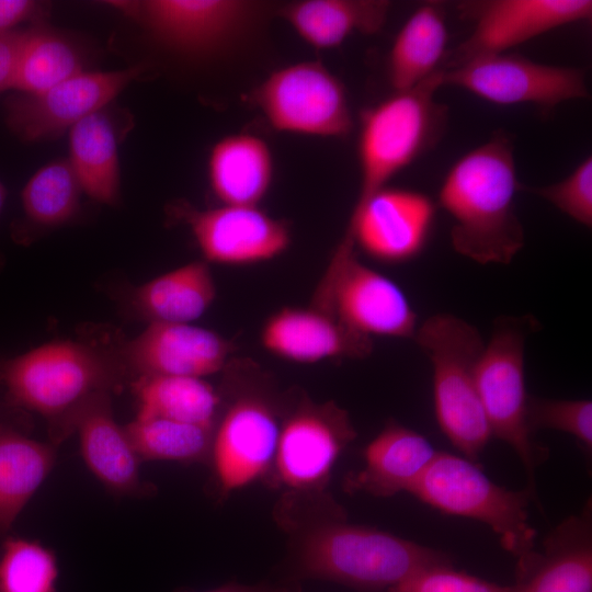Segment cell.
Here are the masks:
<instances>
[{"label":"cell","instance_id":"1f68e13d","mask_svg":"<svg viewBox=\"0 0 592 592\" xmlns=\"http://www.w3.org/2000/svg\"><path fill=\"white\" fill-rule=\"evenodd\" d=\"M81 192L68 159L46 163L31 177L22 191L26 224L48 228L70 221L80 209Z\"/></svg>","mask_w":592,"mask_h":592},{"label":"cell","instance_id":"44dd1931","mask_svg":"<svg viewBox=\"0 0 592 592\" xmlns=\"http://www.w3.org/2000/svg\"><path fill=\"white\" fill-rule=\"evenodd\" d=\"M436 453L422 434L389 420L364 448V466L348 475L344 489L378 498L410 492Z\"/></svg>","mask_w":592,"mask_h":592},{"label":"cell","instance_id":"74e56055","mask_svg":"<svg viewBox=\"0 0 592 592\" xmlns=\"http://www.w3.org/2000/svg\"><path fill=\"white\" fill-rule=\"evenodd\" d=\"M24 30L0 33V92L13 88L19 49Z\"/></svg>","mask_w":592,"mask_h":592},{"label":"cell","instance_id":"f546056e","mask_svg":"<svg viewBox=\"0 0 592 592\" xmlns=\"http://www.w3.org/2000/svg\"><path fill=\"white\" fill-rule=\"evenodd\" d=\"M137 419L159 418L215 428L220 397L203 378L143 376L134 383Z\"/></svg>","mask_w":592,"mask_h":592},{"label":"cell","instance_id":"f35d334b","mask_svg":"<svg viewBox=\"0 0 592 592\" xmlns=\"http://www.w3.org/2000/svg\"><path fill=\"white\" fill-rule=\"evenodd\" d=\"M207 592H265V590L260 587H248L237 583H230L217 589L209 590Z\"/></svg>","mask_w":592,"mask_h":592},{"label":"cell","instance_id":"4dcf8cb0","mask_svg":"<svg viewBox=\"0 0 592 592\" xmlns=\"http://www.w3.org/2000/svg\"><path fill=\"white\" fill-rule=\"evenodd\" d=\"M214 429L159 418H135L124 426L141 462L181 463L209 460Z\"/></svg>","mask_w":592,"mask_h":592},{"label":"cell","instance_id":"d4e9b609","mask_svg":"<svg viewBox=\"0 0 592 592\" xmlns=\"http://www.w3.org/2000/svg\"><path fill=\"white\" fill-rule=\"evenodd\" d=\"M448 42L446 14L440 2L420 4L397 33L387 58L395 91L410 90L442 70Z\"/></svg>","mask_w":592,"mask_h":592},{"label":"cell","instance_id":"5bb4252c","mask_svg":"<svg viewBox=\"0 0 592 592\" xmlns=\"http://www.w3.org/2000/svg\"><path fill=\"white\" fill-rule=\"evenodd\" d=\"M143 70L135 66L116 71H84L39 93L14 92L4 102L5 124L23 141L58 137L107 106Z\"/></svg>","mask_w":592,"mask_h":592},{"label":"cell","instance_id":"52a82bcc","mask_svg":"<svg viewBox=\"0 0 592 592\" xmlns=\"http://www.w3.org/2000/svg\"><path fill=\"white\" fill-rule=\"evenodd\" d=\"M535 323L531 316L494 320L478 361L477 386L492 437L513 448L527 477L526 489L538 501L536 469L547 453L532 440L525 385V343Z\"/></svg>","mask_w":592,"mask_h":592},{"label":"cell","instance_id":"4316f807","mask_svg":"<svg viewBox=\"0 0 592 592\" xmlns=\"http://www.w3.org/2000/svg\"><path fill=\"white\" fill-rule=\"evenodd\" d=\"M119 133L107 106L69 129V162L82 192L92 200L116 205L119 200Z\"/></svg>","mask_w":592,"mask_h":592},{"label":"cell","instance_id":"4fadbf2b","mask_svg":"<svg viewBox=\"0 0 592 592\" xmlns=\"http://www.w3.org/2000/svg\"><path fill=\"white\" fill-rule=\"evenodd\" d=\"M471 33L448 50L442 70L509 49L557 27L590 20V0H466L457 4Z\"/></svg>","mask_w":592,"mask_h":592},{"label":"cell","instance_id":"ba28073f","mask_svg":"<svg viewBox=\"0 0 592 592\" xmlns=\"http://www.w3.org/2000/svg\"><path fill=\"white\" fill-rule=\"evenodd\" d=\"M310 306L371 339L373 335L413 339L418 328L417 312L403 289L362 263L354 241L348 236L337 246Z\"/></svg>","mask_w":592,"mask_h":592},{"label":"cell","instance_id":"e0dca14e","mask_svg":"<svg viewBox=\"0 0 592 592\" xmlns=\"http://www.w3.org/2000/svg\"><path fill=\"white\" fill-rule=\"evenodd\" d=\"M172 212L191 229L205 262L247 265L272 260L287 250L291 230L259 206L221 205L196 209L185 203Z\"/></svg>","mask_w":592,"mask_h":592},{"label":"cell","instance_id":"3957f363","mask_svg":"<svg viewBox=\"0 0 592 592\" xmlns=\"http://www.w3.org/2000/svg\"><path fill=\"white\" fill-rule=\"evenodd\" d=\"M296 557L306 576L372 592L388 590L425 568L452 565L441 550L344 519L308 530Z\"/></svg>","mask_w":592,"mask_h":592},{"label":"cell","instance_id":"7402d4cb","mask_svg":"<svg viewBox=\"0 0 592 592\" xmlns=\"http://www.w3.org/2000/svg\"><path fill=\"white\" fill-rule=\"evenodd\" d=\"M591 516L589 502L545 537L543 550L517 573L516 592H592Z\"/></svg>","mask_w":592,"mask_h":592},{"label":"cell","instance_id":"9c48e42d","mask_svg":"<svg viewBox=\"0 0 592 592\" xmlns=\"http://www.w3.org/2000/svg\"><path fill=\"white\" fill-rule=\"evenodd\" d=\"M252 99L277 132L342 138L353 128L344 84L319 61L274 70L255 88Z\"/></svg>","mask_w":592,"mask_h":592},{"label":"cell","instance_id":"7c38bea8","mask_svg":"<svg viewBox=\"0 0 592 592\" xmlns=\"http://www.w3.org/2000/svg\"><path fill=\"white\" fill-rule=\"evenodd\" d=\"M443 86L460 88L498 105L531 104L543 110L589 94L582 69L542 64L510 53L478 57L442 70Z\"/></svg>","mask_w":592,"mask_h":592},{"label":"cell","instance_id":"2e32d148","mask_svg":"<svg viewBox=\"0 0 592 592\" xmlns=\"http://www.w3.org/2000/svg\"><path fill=\"white\" fill-rule=\"evenodd\" d=\"M435 210L428 195L387 185L354 206L345 236L377 261L408 262L423 251Z\"/></svg>","mask_w":592,"mask_h":592},{"label":"cell","instance_id":"6da1fadb","mask_svg":"<svg viewBox=\"0 0 592 592\" xmlns=\"http://www.w3.org/2000/svg\"><path fill=\"white\" fill-rule=\"evenodd\" d=\"M512 138L499 130L459 157L441 184L437 204L453 219L454 250L479 264H509L525 243L515 210L521 191Z\"/></svg>","mask_w":592,"mask_h":592},{"label":"cell","instance_id":"60d3db41","mask_svg":"<svg viewBox=\"0 0 592 592\" xmlns=\"http://www.w3.org/2000/svg\"><path fill=\"white\" fill-rule=\"evenodd\" d=\"M0 383H1V380H0Z\"/></svg>","mask_w":592,"mask_h":592},{"label":"cell","instance_id":"8992f818","mask_svg":"<svg viewBox=\"0 0 592 592\" xmlns=\"http://www.w3.org/2000/svg\"><path fill=\"white\" fill-rule=\"evenodd\" d=\"M409 493L443 513L488 525L517 559V572L536 554L537 533L528 520V505L536 501L533 494L526 488L497 485L464 456L437 452Z\"/></svg>","mask_w":592,"mask_h":592},{"label":"cell","instance_id":"277c9868","mask_svg":"<svg viewBox=\"0 0 592 592\" xmlns=\"http://www.w3.org/2000/svg\"><path fill=\"white\" fill-rule=\"evenodd\" d=\"M413 339L433 368L437 424L464 457L477 460L492 437L477 386V365L485 348L479 330L447 312L435 314Z\"/></svg>","mask_w":592,"mask_h":592},{"label":"cell","instance_id":"f1b7e54d","mask_svg":"<svg viewBox=\"0 0 592 592\" xmlns=\"http://www.w3.org/2000/svg\"><path fill=\"white\" fill-rule=\"evenodd\" d=\"M82 48L46 22L24 30L16 59L13 88L20 93H39L84 72Z\"/></svg>","mask_w":592,"mask_h":592},{"label":"cell","instance_id":"9a60e30c","mask_svg":"<svg viewBox=\"0 0 592 592\" xmlns=\"http://www.w3.org/2000/svg\"><path fill=\"white\" fill-rule=\"evenodd\" d=\"M281 421L258 394L238 396L216 422L209 463L224 496L272 471Z\"/></svg>","mask_w":592,"mask_h":592},{"label":"cell","instance_id":"ffe728a7","mask_svg":"<svg viewBox=\"0 0 592 592\" xmlns=\"http://www.w3.org/2000/svg\"><path fill=\"white\" fill-rule=\"evenodd\" d=\"M75 431L87 467L106 490L119 497H141L151 492L152 487L140 478L141 460L124 426L114 419L111 394L93 398L79 411Z\"/></svg>","mask_w":592,"mask_h":592},{"label":"cell","instance_id":"d590c367","mask_svg":"<svg viewBox=\"0 0 592 592\" xmlns=\"http://www.w3.org/2000/svg\"><path fill=\"white\" fill-rule=\"evenodd\" d=\"M388 592H516L515 585H501L457 571L452 565L433 566L420 570Z\"/></svg>","mask_w":592,"mask_h":592},{"label":"cell","instance_id":"836d02e7","mask_svg":"<svg viewBox=\"0 0 592 592\" xmlns=\"http://www.w3.org/2000/svg\"><path fill=\"white\" fill-rule=\"evenodd\" d=\"M527 424L536 430H556L572 435L589 453L592 449V402L528 397Z\"/></svg>","mask_w":592,"mask_h":592},{"label":"cell","instance_id":"83f0119b","mask_svg":"<svg viewBox=\"0 0 592 592\" xmlns=\"http://www.w3.org/2000/svg\"><path fill=\"white\" fill-rule=\"evenodd\" d=\"M56 460L54 444L0 423V533L10 528Z\"/></svg>","mask_w":592,"mask_h":592},{"label":"cell","instance_id":"ab89813d","mask_svg":"<svg viewBox=\"0 0 592 592\" xmlns=\"http://www.w3.org/2000/svg\"><path fill=\"white\" fill-rule=\"evenodd\" d=\"M5 197H7V190H5L4 185L0 181V213H1L3 204L5 202Z\"/></svg>","mask_w":592,"mask_h":592},{"label":"cell","instance_id":"8fae6325","mask_svg":"<svg viewBox=\"0 0 592 592\" xmlns=\"http://www.w3.org/2000/svg\"><path fill=\"white\" fill-rule=\"evenodd\" d=\"M151 36L187 58L216 56L242 39L255 23L260 4L246 0H146L118 2Z\"/></svg>","mask_w":592,"mask_h":592},{"label":"cell","instance_id":"ac0fdd59","mask_svg":"<svg viewBox=\"0 0 592 592\" xmlns=\"http://www.w3.org/2000/svg\"><path fill=\"white\" fill-rule=\"evenodd\" d=\"M236 345L192 323L152 322L119 352L125 371L143 376L198 377L221 371Z\"/></svg>","mask_w":592,"mask_h":592},{"label":"cell","instance_id":"cb8c5ba5","mask_svg":"<svg viewBox=\"0 0 592 592\" xmlns=\"http://www.w3.org/2000/svg\"><path fill=\"white\" fill-rule=\"evenodd\" d=\"M385 0H300L280 13L295 33L317 49H332L354 34H375L386 23Z\"/></svg>","mask_w":592,"mask_h":592},{"label":"cell","instance_id":"d6a6232c","mask_svg":"<svg viewBox=\"0 0 592 592\" xmlns=\"http://www.w3.org/2000/svg\"><path fill=\"white\" fill-rule=\"evenodd\" d=\"M58 561L39 542L10 536L0 554V592H56Z\"/></svg>","mask_w":592,"mask_h":592},{"label":"cell","instance_id":"5b68a950","mask_svg":"<svg viewBox=\"0 0 592 592\" xmlns=\"http://www.w3.org/2000/svg\"><path fill=\"white\" fill-rule=\"evenodd\" d=\"M440 87L442 70L362 113L357 143L361 184L355 205L387 186L439 141L447 122L446 106L435 100Z\"/></svg>","mask_w":592,"mask_h":592},{"label":"cell","instance_id":"7a4b0ae2","mask_svg":"<svg viewBox=\"0 0 592 592\" xmlns=\"http://www.w3.org/2000/svg\"><path fill=\"white\" fill-rule=\"evenodd\" d=\"M125 372L121 360L95 346L59 340L1 364L0 380L11 406L47 420L56 446L73 433L79 411L93 398L115 391Z\"/></svg>","mask_w":592,"mask_h":592},{"label":"cell","instance_id":"603a6c76","mask_svg":"<svg viewBox=\"0 0 592 592\" xmlns=\"http://www.w3.org/2000/svg\"><path fill=\"white\" fill-rule=\"evenodd\" d=\"M208 179L223 205L259 206L274 174L267 143L250 133H235L218 139L210 149Z\"/></svg>","mask_w":592,"mask_h":592},{"label":"cell","instance_id":"30bf717a","mask_svg":"<svg viewBox=\"0 0 592 592\" xmlns=\"http://www.w3.org/2000/svg\"><path fill=\"white\" fill-rule=\"evenodd\" d=\"M355 437L345 409L303 396L281 421L271 471L274 481L291 496L323 490L338 458Z\"/></svg>","mask_w":592,"mask_h":592},{"label":"cell","instance_id":"8d00e7d4","mask_svg":"<svg viewBox=\"0 0 592 592\" xmlns=\"http://www.w3.org/2000/svg\"><path fill=\"white\" fill-rule=\"evenodd\" d=\"M48 5L30 0H0V33L13 31L22 22H45Z\"/></svg>","mask_w":592,"mask_h":592},{"label":"cell","instance_id":"d6986e66","mask_svg":"<svg viewBox=\"0 0 592 592\" xmlns=\"http://www.w3.org/2000/svg\"><path fill=\"white\" fill-rule=\"evenodd\" d=\"M261 343L270 353L297 363L332 358H365L373 351L372 339L314 306L283 307L264 322Z\"/></svg>","mask_w":592,"mask_h":592},{"label":"cell","instance_id":"484cf974","mask_svg":"<svg viewBox=\"0 0 592 592\" xmlns=\"http://www.w3.org/2000/svg\"><path fill=\"white\" fill-rule=\"evenodd\" d=\"M215 298L216 285L207 262L194 261L134 288L129 303L149 323H191Z\"/></svg>","mask_w":592,"mask_h":592},{"label":"cell","instance_id":"e575fe53","mask_svg":"<svg viewBox=\"0 0 592 592\" xmlns=\"http://www.w3.org/2000/svg\"><path fill=\"white\" fill-rule=\"evenodd\" d=\"M547 201L565 215L585 227L592 226V158L582 160L572 172L559 182L536 187H525Z\"/></svg>","mask_w":592,"mask_h":592}]
</instances>
